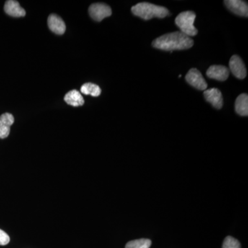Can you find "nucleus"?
I'll use <instances>...</instances> for the list:
<instances>
[{
    "instance_id": "7ed1b4c3",
    "label": "nucleus",
    "mask_w": 248,
    "mask_h": 248,
    "mask_svg": "<svg viewBox=\"0 0 248 248\" xmlns=\"http://www.w3.org/2000/svg\"><path fill=\"white\" fill-rule=\"evenodd\" d=\"M195 19V13L192 11H185L178 15L175 19V24L180 29V32L190 37L198 33V30L194 26Z\"/></svg>"
},
{
    "instance_id": "0eeeda50",
    "label": "nucleus",
    "mask_w": 248,
    "mask_h": 248,
    "mask_svg": "<svg viewBox=\"0 0 248 248\" xmlns=\"http://www.w3.org/2000/svg\"><path fill=\"white\" fill-rule=\"evenodd\" d=\"M224 4L233 14L241 17H248V5L246 1L241 0H226Z\"/></svg>"
},
{
    "instance_id": "f3484780",
    "label": "nucleus",
    "mask_w": 248,
    "mask_h": 248,
    "mask_svg": "<svg viewBox=\"0 0 248 248\" xmlns=\"http://www.w3.org/2000/svg\"><path fill=\"white\" fill-rule=\"evenodd\" d=\"M223 248H241V244L238 240L228 236L223 241Z\"/></svg>"
},
{
    "instance_id": "4468645a",
    "label": "nucleus",
    "mask_w": 248,
    "mask_h": 248,
    "mask_svg": "<svg viewBox=\"0 0 248 248\" xmlns=\"http://www.w3.org/2000/svg\"><path fill=\"white\" fill-rule=\"evenodd\" d=\"M235 110L241 116L248 115V96L247 94H240L235 102Z\"/></svg>"
},
{
    "instance_id": "f257e3e1",
    "label": "nucleus",
    "mask_w": 248,
    "mask_h": 248,
    "mask_svg": "<svg viewBox=\"0 0 248 248\" xmlns=\"http://www.w3.org/2000/svg\"><path fill=\"white\" fill-rule=\"evenodd\" d=\"M152 45L155 48L172 53L173 50L190 48L194 45V41L188 36L178 31L160 36L153 41Z\"/></svg>"
},
{
    "instance_id": "39448f33",
    "label": "nucleus",
    "mask_w": 248,
    "mask_h": 248,
    "mask_svg": "<svg viewBox=\"0 0 248 248\" xmlns=\"http://www.w3.org/2000/svg\"><path fill=\"white\" fill-rule=\"evenodd\" d=\"M186 80L190 86L200 91H205L208 87V84L202 73L196 68H192L188 71L186 75Z\"/></svg>"
},
{
    "instance_id": "423d86ee",
    "label": "nucleus",
    "mask_w": 248,
    "mask_h": 248,
    "mask_svg": "<svg viewBox=\"0 0 248 248\" xmlns=\"http://www.w3.org/2000/svg\"><path fill=\"white\" fill-rule=\"evenodd\" d=\"M230 69L234 76L239 79H244L247 76L244 62L238 55H233L229 62Z\"/></svg>"
},
{
    "instance_id": "6e6552de",
    "label": "nucleus",
    "mask_w": 248,
    "mask_h": 248,
    "mask_svg": "<svg viewBox=\"0 0 248 248\" xmlns=\"http://www.w3.org/2000/svg\"><path fill=\"white\" fill-rule=\"evenodd\" d=\"M204 97L207 102L212 104L217 109H221L223 105V98L219 90L210 89L204 91Z\"/></svg>"
},
{
    "instance_id": "9d476101",
    "label": "nucleus",
    "mask_w": 248,
    "mask_h": 248,
    "mask_svg": "<svg viewBox=\"0 0 248 248\" xmlns=\"http://www.w3.org/2000/svg\"><path fill=\"white\" fill-rule=\"evenodd\" d=\"M49 29L57 35H63L66 31V24L58 16L51 14L48 18Z\"/></svg>"
},
{
    "instance_id": "a211bd4d",
    "label": "nucleus",
    "mask_w": 248,
    "mask_h": 248,
    "mask_svg": "<svg viewBox=\"0 0 248 248\" xmlns=\"http://www.w3.org/2000/svg\"><path fill=\"white\" fill-rule=\"evenodd\" d=\"M10 242L9 235L2 230H0V246H6Z\"/></svg>"
},
{
    "instance_id": "f03ea898",
    "label": "nucleus",
    "mask_w": 248,
    "mask_h": 248,
    "mask_svg": "<svg viewBox=\"0 0 248 248\" xmlns=\"http://www.w3.org/2000/svg\"><path fill=\"white\" fill-rule=\"evenodd\" d=\"M131 11L135 16L144 20H149L153 17L164 18L169 14L166 8L148 2L138 3L132 7Z\"/></svg>"
},
{
    "instance_id": "2eb2a0df",
    "label": "nucleus",
    "mask_w": 248,
    "mask_h": 248,
    "mask_svg": "<svg viewBox=\"0 0 248 248\" xmlns=\"http://www.w3.org/2000/svg\"><path fill=\"white\" fill-rule=\"evenodd\" d=\"M81 93L86 95H91L93 97H98L100 95L102 90L97 85L93 83H86L81 87Z\"/></svg>"
},
{
    "instance_id": "ddd939ff",
    "label": "nucleus",
    "mask_w": 248,
    "mask_h": 248,
    "mask_svg": "<svg viewBox=\"0 0 248 248\" xmlns=\"http://www.w3.org/2000/svg\"><path fill=\"white\" fill-rule=\"evenodd\" d=\"M64 101L67 104L75 107H81L84 104V98L77 90H73L67 93L64 97Z\"/></svg>"
},
{
    "instance_id": "dca6fc26",
    "label": "nucleus",
    "mask_w": 248,
    "mask_h": 248,
    "mask_svg": "<svg viewBox=\"0 0 248 248\" xmlns=\"http://www.w3.org/2000/svg\"><path fill=\"white\" fill-rule=\"evenodd\" d=\"M152 241L150 239H141L129 241L125 248H150Z\"/></svg>"
},
{
    "instance_id": "1a4fd4ad",
    "label": "nucleus",
    "mask_w": 248,
    "mask_h": 248,
    "mask_svg": "<svg viewBox=\"0 0 248 248\" xmlns=\"http://www.w3.org/2000/svg\"><path fill=\"white\" fill-rule=\"evenodd\" d=\"M206 75L210 79L226 81L229 77V70L227 67L221 65H213L208 68Z\"/></svg>"
},
{
    "instance_id": "9b49d317",
    "label": "nucleus",
    "mask_w": 248,
    "mask_h": 248,
    "mask_svg": "<svg viewBox=\"0 0 248 248\" xmlns=\"http://www.w3.org/2000/svg\"><path fill=\"white\" fill-rule=\"evenodd\" d=\"M14 120V116L8 112L0 116V139L8 138Z\"/></svg>"
},
{
    "instance_id": "f8f14e48",
    "label": "nucleus",
    "mask_w": 248,
    "mask_h": 248,
    "mask_svg": "<svg viewBox=\"0 0 248 248\" xmlns=\"http://www.w3.org/2000/svg\"><path fill=\"white\" fill-rule=\"evenodd\" d=\"M4 11L6 14L14 17H24L25 10L21 7L19 3L15 0L6 1L4 5Z\"/></svg>"
},
{
    "instance_id": "20e7f679",
    "label": "nucleus",
    "mask_w": 248,
    "mask_h": 248,
    "mask_svg": "<svg viewBox=\"0 0 248 248\" xmlns=\"http://www.w3.org/2000/svg\"><path fill=\"white\" fill-rule=\"evenodd\" d=\"M89 14L94 20L101 22L104 18L112 15V10L108 5L104 3H95L90 6Z\"/></svg>"
}]
</instances>
